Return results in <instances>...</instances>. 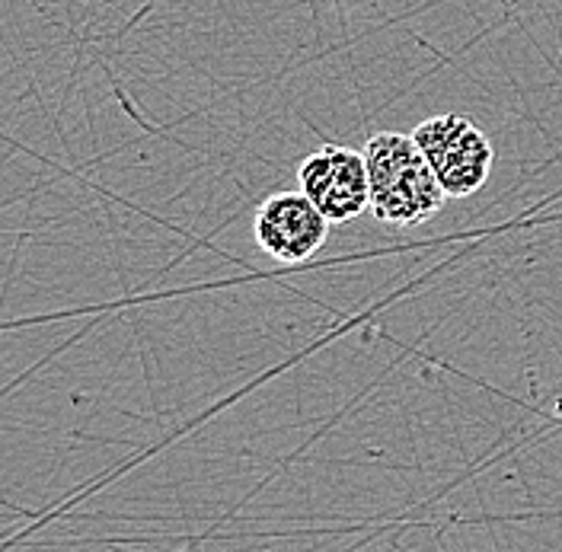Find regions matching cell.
Instances as JSON below:
<instances>
[{
  "mask_svg": "<svg viewBox=\"0 0 562 552\" xmlns=\"http://www.w3.org/2000/svg\"><path fill=\"white\" fill-rule=\"evenodd\" d=\"M371 214L390 227H416L448 202L431 164L413 135L381 132L364 144Z\"/></svg>",
  "mask_w": 562,
  "mask_h": 552,
  "instance_id": "obj_1",
  "label": "cell"
},
{
  "mask_svg": "<svg viewBox=\"0 0 562 552\" xmlns=\"http://www.w3.org/2000/svg\"><path fill=\"white\" fill-rule=\"evenodd\" d=\"M413 138L438 176L448 199L476 195L492 173V144L467 115H435L416 125Z\"/></svg>",
  "mask_w": 562,
  "mask_h": 552,
  "instance_id": "obj_2",
  "label": "cell"
},
{
  "mask_svg": "<svg viewBox=\"0 0 562 552\" xmlns=\"http://www.w3.org/2000/svg\"><path fill=\"white\" fill-rule=\"evenodd\" d=\"M301 192L314 202L329 224H349L371 211V179L364 150L346 144H323L301 167Z\"/></svg>",
  "mask_w": 562,
  "mask_h": 552,
  "instance_id": "obj_3",
  "label": "cell"
},
{
  "mask_svg": "<svg viewBox=\"0 0 562 552\" xmlns=\"http://www.w3.org/2000/svg\"><path fill=\"white\" fill-rule=\"evenodd\" d=\"M252 237L281 266H301L323 249L329 217L304 192H276L256 211Z\"/></svg>",
  "mask_w": 562,
  "mask_h": 552,
  "instance_id": "obj_4",
  "label": "cell"
}]
</instances>
